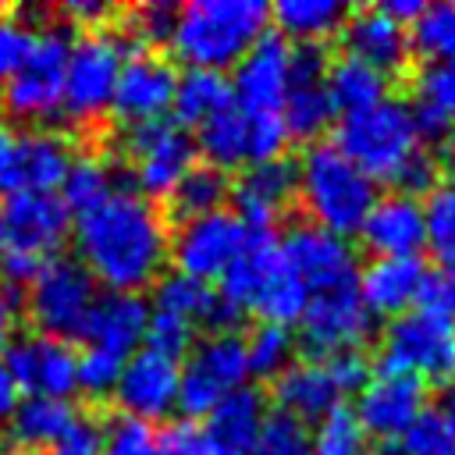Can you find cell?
<instances>
[{"label": "cell", "instance_id": "6da1fadb", "mask_svg": "<svg viewBox=\"0 0 455 455\" xmlns=\"http://www.w3.org/2000/svg\"><path fill=\"white\" fill-rule=\"evenodd\" d=\"M78 263L107 291H135L156 284L167 263L171 231L160 206L132 188L110 192L100 206L75 217Z\"/></svg>", "mask_w": 455, "mask_h": 455}, {"label": "cell", "instance_id": "7a4b0ae2", "mask_svg": "<svg viewBox=\"0 0 455 455\" xmlns=\"http://www.w3.org/2000/svg\"><path fill=\"white\" fill-rule=\"evenodd\" d=\"M270 7L263 0H188L174 11L171 46L188 68L224 71L267 32Z\"/></svg>", "mask_w": 455, "mask_h": 455}, {"label": "cell", "instance_id": "3957f363", "mask_svg": "<svg viewBox=\"0 0 455 455\" xmlns=\"http://www.w3.org/2000/svg\"><path fill=\"white\" fill-rule=\"evenodd\" d=\"M295 196L313 217L309 224L345 238L363 228L377 203V181L366 178L334 142H309L295 164Z\"/></svg>", "mask_w": 455, "mask_h": 455}, {"label": "cell", "instance_id": "277c9868", "mask_svg": "<svg viewBox=\"0 0 455 455\" xmlns=\"http://www.w3.org/2000/svg\"><path fill=\"white\" fill-rule=\"evenodd\" d=\"M71 231V213L57 192L11 188L0 199V270L11 284H28L43 263L57 259Z\"/></svg>", "mask_w": 455, "mask_h": 455}, {"label": "cell", "instance_id": "5b68a950", "mask_svg": "<svg viewBox=\"0 0 455 455\" xmlns=\"http://www.w3.org/2000/svg\"><path fill=\"white\" fill-rule=\"evenodd\" d=\"M331 142L373 181H395L402 167L412 160V153L423 146L409 103L391 96L363 110L341 114Z\"/></svg>", "mask_w": 455, "mask_h": 455}, {"label": "cell", "instance_id": "8992f818", "mask_svg": "<svg viewBox=\"0 0 455 455\" xmlns=\"http://www.w3.org/2000/svg\"><path fill=\"white\" fill-rule=\"evenodd\" d=\"M412 373L423 384H455V320H444L430 309H409L395 316L384 331L380 366Z\"/></svg>", "mask_w": 455, "mask_h": 455}, {"label": "cell", "instance_id": "52a82bcc", "mask_svg": "<svg viewBox=\"0 0 455 455\" xmlns=\"http://www.w3.org/2000/svg\"><path fill=\"white\" fill-rule=\"evenodd\" d=\"M71 36L64 25H46L32 32L28 53L4 85V107L18 121H53L60 117L64 100V68H68Z\"/></svg>", "mask_w": 455, "mask_h": 455}, {"label": "cell", "instance_id": "ba28073f", "mask_svg": "<svg viewBox=\"0 0 455 455\" xmlns=\"http://www.w3.org/2000/svg\"><path fill=\"white\" fill-rule=\"evenodd\" d=\"M121 64H124V43L107 28H89L78 39H71L60 114L71 121L103 117L110 110Z\"/></svg>", "mask_w": 455, "mask_h": 455}, {"label": "cell", "instance_id": "9c48e42d", "mask_svg": "<svg viewBox=\"0 0 455 455\" xmlns=\"http://www.w3.org/2000/svg\"><path fill=\"white\" fill-rule=\"evenodd\" d=\"M245 377V338H238L235 331L206 334L203 341H196V348L185 352L178 373V409L185 412V419L196 423L199 416H210L220 398L238 391Z\"/></svg>", "mask_w": 455, "mask_h": 455}, {"label": "cell", "instance_id": "30bf717a", "mask_svg": "<svg viewBox=\"0 0 455 455\" xmlns=\"http://www.w3.org/2000/svg\"><path fill=\"white\" fill-rule=\"evenodd\" d=\"M124 153L135 192L156 203L167 199L185 171L196 164V139L174 117H156L124 132Z\"/></svg>", "mask_w": 455, "mask_h": 455}, {"label": "cell", "instance_id": "8fae6325", "mask_svg": "<svg viewBox=\"0 0 455 455\" xmlns=\"http://www.w3.org/2000/svg\"><path fill=\"white\" fill-rule=\"evenodd\" d=\"M96 299V281L85 274V267L78 259H50L39 267V274L28 281L25 291V309L28 320L39 327V334L46 338H78L85 313Z\"/></svg>", "mask_w": 455, "mask_h": 455}, {"label": "cell", "instance_id": "7c38bea8", "mask_svg": "<svg viewBox=\"0 0 455 455\" xmlns=\"http://www.w3.org/2000/svg\"><path fill=\"white\" fill-rule=\"evenodd\" d=\"M281 252L291 274L302 281L306 295H327L359 284V263L352 245L341 235H331L309 220L284 231Z\"/></svg>", "mask_w": 455, "mask_h": 455}, {"label": "cell", "instance_id": "4fadbf2b", "mask_svg": "<svg viewBox=\"0 0 455 455\" xmlns=\"http://www.w3.org/2000/svg\"><path fill=\"white\" fill-rule=\"evenodd\" d=\"M4 366L18 384L21 398H57L68 402L78 391V352L71 341L46 334H21L7 345Z\"/></svg>", "mask_w": 455, "mask_h": 455}, {"label": "cell", "instance_id": "5bb4252c", "mask_svg": "<svg viewBox=\"0 0 455 455\" xmlns=\"http://www.w3.org/2000/svg\"><path fill=\"white\" fill-rule=\"evenodd\" d=\"M242 242H245V224L231 210H213L203 217H188L171 231L167 259H174L181 274L210 284L238 256Z\"/></svg>", "mask_w": 455, "mask_h": 455}, {"label": "cell", "instance_id": "9a60e30c", "mask_svg": "<svg viewBox=\"0 0 455 455\" xmlns=\"http://www.w3.org/2000/svg\"><path fill=\"white\" fill-rule=\"evenodd\" d=\"M288 60H291V43L281 32H263L235 64V75L228 78L231 103L242 114H281L291 82Z\"/></svg>", "mask_w": 455, "mask_h": 455}, {"label": "cell", "instance_id": "2e32d148", "mask_svg": "<svg viewBox=\"0 0 455 455\" xmlns=\"http://www.w3.org/2000/svg\"><path fill=\"white\" fill-rule=\"evenodd\" d=\"M352 412L366 430V437L373 434V437L395 441L427 412V384L412 373L373 370Z\"/></svg>", "mask_w": 455, "mask_h": 455}, {"label": "cell", "instance_id": "e0dca14e", "mask_svg": "<svg viewBox=\"0 0 455 455\" xmlns=\"http://www.w3.org/2000/svg\"><path fill=\"white\" fill-rule=\"evenodd\" d=\"M178 373H181L178 359L139 345L124 359L121 377L114 384L117 409L132 419H142V423L171 416V409H178Z\"/></svg>", "mask_w": 455, "mask_h": 455}, {"label": "cell", "instance_id": "ac0fdd59", "mask_svg": "<svg viewBox=\"0 0 455 455\" xmlns=\"http://www.w3.org/2000/svg\"><path fill=\"white\" fill-rule=\"evenodd\" d=\"M174 82L178 71L164 53L153 50H132L124 53L117 85H114V100L110 110L132 128L142 121H156L167 117L171 100H174Z\"/></svg>", "mask_w": 455, "mask_h": 455}, {"label": "cell", "instance_id": "d6986e66", "mask_svg": "<svg viewBox=\"0 0 455 455\" xmlns=\"http://www.w3.org/2000/svg\"><path fill=\"white\" fill-rule=\"evenodd\" d=\"M299 331H302V345L309 348V355L323 359L341 348H359L373 331V316L366 313L359 288H345V291L309 295L299 316Z\"/></svg>", "mask_w": 455, "mask_h": 455}, {"label": "cell", "instance_id": "ffe728a7", "mask_svg": "<svg viewBox=\"0 0 455 455\" xmlns=\"http://www.w3.org/2000/svg\"><path fill=\"white\" fill-rule=\"evenodd\" d=\"M228 199L235 203V217L252 231H274L284 217L288 203L295 199V164L288 156L267 164H245L238 181L231 185Z\"/></svg>", "mask_w": 455, "mask_h": 455}, {"label": "cell", "instance_id": "44dd1931", "mask_svg": "<svg viewBox=\"0 0 455 455\" xmlns=\"http://www.w3.org/2000/svg\"><path fill=\"white\" fill-rule=\"evenodd\" d=\"M146 323H149V302L142 295L100 291L85 313L78 338L85 341V348H100V352H110L117 359H128L142 345Z\"/></svg>", "mask_w": 455, "mask_h": 455}, {"label": "cell", "instance_id": "7402d4cb", "mask_svg": "<svg viewBox=\"0 0 455 455\" xmlns=\"http://www.w3.org/2000/svg\"><path fill=\"white\" fill-rule=\"evenodd\" d=\"M281 270H284L281 238L274 231H252V228H245V242H242L238 256L217 277V295L224 302H231L245 316L249 309H256L259 295L267 291V284Z\"/></svg>", "mask_w": 455, "mask_h": 455}, {"label": "cell", "instance_id": "603a6c76", "mask_svg": "<svg viewBox=\"0 0 455 455\" xmlns=\"http://www.w3.org/2000/svg\"><path fill=\"white\" fill-rule=\"evenodd\" d=\"M156 313H167L181 323H188L192 331L196 327H210V334H220V331H235L242 313L224 302L217 295L213 284L199 281V277H188L181 270H171V274H160L156 284H153V306Z\"/></svg>", "mask_w": 455, "mask_h": 455}, {"label": "cell", "instance_id": "cb8c5ba5", "mask_svg": "<svg viewBox=\"0 0 455 455\" xmlns=\"http://www.w3.org/2000/svg\"><path fill=\"white\" fill-rule=\"evenodd\" d=\"M341 32H345V53L366 60L370 68L384 71L387 78L395 71H402L409 64V57H412L409 28L402 21H395L380 4L348 11Z\"/></svg>", "mask_w": 455, "mask_h": 455}, {"label": "cell", "instance_id": "d4e9b609", "mask_svg": "<svg viewBox=\"0 0 455 455\" xmlns=\"http://www.w3.org/2000/svg\"><path fill=\"white\" fill-rule=\"evenodd\" d=\"M355 235L373 252V259L377 256H419L427 245L423 203L412 196H402V192L377 196V203L370 206V213Z\"/></svg>", "mask_w": 455, "mask_h": 455}, {"label": "cell", "instance_id": "484cf974", "mask_svg": "<svg viewBox=\"0 0 455 455\" xmlns=\"http://www.w3.org/2000/svg\"><path fill=\"white\" fill-rule=\"evenodd\" d=\"M427 267L419 256H377L359 270V299L370 316H402L419 302Z\"/></svg>", "mask_w": 455, "mask_h": 455}, {"label": "cell", "instance_id": "4316f807", "mask_svg": "<svg viewBox=\"0 0 455 455\" xmlns=\"http://www.w3.org/2000/svg\"><path fill=\"white\" fill-rule=\"evenodd\" d=\"M75 153L68 139L53 128H36L25 135H14V160H11V188L28 192H57ZM7 188V192H11Z\"/></svg>", "mask_w": 455, "mask_h": 455}, {"label": "cell", "instance_id": "83f0119b", "mask_svg": "<svg viewBox=\"0 0 455 455\" xmlns=\"http://www.w3.org/2000/svg\"><path fill=\"white\" fill-rule=\"evenodd\" d=\"M267 398L259 387L242 384L238 391H231L228 398H220L210 416L203 434L210 437V444L217 448V455H249L259 441L263 419H267Z\"/></svg>", "mask_w": 455, "mask_h": 455}, {"label": "cell", "instance_id": "f1b7e54d", "mask_svg": "<svg viewBox=\"0 0 455 455\" xmlns=\"http://www.w3.org/2000/svg\"><path fill=\"white\" fill-rule=\"evenodd\" d=\"M341 391L331 380L327 366L320 359L291 363L277 380H274V402L281 412L295 416L299 423H320L331 409L341 405Z\"/></svg>", "mask_w": 455, "mask_h": 455}, {"label": "cell", "instance_id": "f546056e", "mask_svg": "<svg viewBox=\"0 0 455 455\" xmlns=\"http://www.w3.org/2000/svg\"><path fill=\"white\" fill-rule=\"evenodd\" d=\"M78 419L71 402H57V398H21L18 409L7 419V437L21 455H36V451H50L68 427Z\"/></svg>", "mask_w": 455, "mask_h": 455}, {"label": "cell", "instance_id": "4dcf8cb0", "mask_svg": "<svg viewBox=\"0 0 455 455\" xmlns=\"http://www.w3.org/2000/svg\"><path fill=\"white\" fill-rule=\"evenodd\" d=\"M231 107V82L224 71H213V68H185L174 82V100H171V110H174V121L181 128L188 124H203L210 121L213 114L228 110Z\"/></svg>", "mask_w": 455, "mask_h": 455}, {"label": "cell", "instance_id": "1f68e13d", "mask_svg": "<svg viewBox=\"0 0 455 455\" xmlns=\"http://www.w3.org/2000/svg\"><path fill=\"white\" fill-rule=\"evenodd\" d=\"M323 85H327V92H331L334 110L348 114V110H363V107H370V103L387 100L391 78H387L384 71L370 68L366 60H359V57H352V53H341V57H331Z\"/></svg>", "mask_w": 455, "mask_h": 455}, {"label": "cell", "instance_id": "d6a6232c", "mask_svg": "<svg viewBox=\"0 0 455 455\" xmlns=\"http://www.w3.org/2000/svg\"><path fill=\"white\" fill-rule=\"evenodd\" d=\"M348 18V7L341 0H277L270 7V21L284 39L299 43H320L334 36Z\"/></svg>", "mask_w": 455, "mask_h": 455}, {"label": "cell", "instance_id": "836d02e7", "mask_svg": "<svg viewBox=\"0 0 455 455\" xmlns=\"http://www.w3.org/2000/svg\"><path fill=\"white\" fill-rule=\"evenodd\" d=\"M196 149L206 156L210 167L217 171H231L249 164V117L231 103L228 110L213 114L210 121L199 124L196 132Z\"/></svg>", "mask_w": 455, "mask_h": 455}, {"label": "cell", "instance_id": "e575fe53", "mask_svg": "<svg viewBox=\"0 0 455 455\" xmlns=\"http://www.w3.org/2000/svg\"><path fill=\"white\" fill-rule=\"evenodd\" d=\"M334 103L323 82H288L284 103H281V121L291 139L316 142L331 124H334Z\"/></svg>", "mask_w": 455, "mask_h": 455}, {"label": "cell", "instance_id": "d590c367", "mask_svg": "<svg viewBox=\"0 0 455 455\" xmlns=\"http://www.w3.org/2000/svg\"><path fill=\"white\" fill-rule=\"evenodd\" d=\"M110 192H117V181H114V171L103 156H92V153H82L71 160L64 181H60V203L68 206L71 217H82L89 213L92 206H100Z\"/></svg>", "mask_w": 455, "mask_h": 455}, {"label": "cell", "instance_id": "8d00e7d4", "mask_svg": "<svg viewBox=\"0 0 455 455\" xmlns=\"http://www.w3.org/2000/svg\"><path fill=\"white\" fill-rule=\"evenodd\" d=\"M228 192H231V185H228V174L224 171H217L210 164H192L167 199H171L174 213L181 220H188V217H203V213L224 210Z\"/></svg>", "mask_w": 455, "mask_h": 455}, {"label": "cell", "instance_id": "74e56055", "mask_svg": "<svg viewBox=\"0 0 455 455\" xmlns=\"http://www.w3.org/2000/svg\"><path fill=\"white\" fill-rule=\"evenodd\" d=\"M295 363V334L281 323H259L245 338V366L252 377L277 380Z\"/></svg>", "mask_w": 455, "mask_h": 455}, {"label": "cell", "instance_id": "f35d334b", "mask_svg": "<svg viewBox=\"0 0 455 455\" xmlns=\"http://www.w3.org/2000/svg\"><path fill=\"white\" fill-rule=\"evenodd\" d=\"M309 455H370V437L355 412L338 405L309 434Z\"/></svg>", "mask_w": 455, "mask_h": 455}, {"label": "cell", "instance_id": "ab89813d", "mask_svg": "<svg viewBox=\"0 0 455 455\" xmlns=\"http://www.w3.org/2000/svg\"><path fill=\"white\" fill-rule=\"evenodd\" d=\"M412 50H419L430 64L434 60H455V4H427L423 14L409 25Z\"/></svg>", "mask_w": 455, "mask_h": 455}, {"label": "cell", "instance_id": "60d3db41", "mask_svg": "<svg viewBox=\"0 0 455 455\" xmlns=\"http://www.w3.org/2000/svg\"><path fill=\"white\" fill-rule=\"evenodd\" d=\"M423 231H427V249L441 263H455V178L451 181H437L427 192Z\"/></svg>", "mask_w": 455, "mask_h": 455}, {"label": "cell", "instance_id": "b9f144b4", "mask_svg": "<svg viewBox=\"0 0 455 455\" xmlns=\"http://www.w3.org/2000/svg\"><path fill=\"white\" fill-rule=\"evenodd\" d=\"M249 455H309V427L299 423L295 416L274 409V412H267L259 441Z\"/></svg>", "mask_w": 455, "mask_h": 455}, {"label": "cell", "instance_id": "7bdbcfd3", "mask_svg": "<svg viewBox=\"0 0 455 455\" xmlns=\"http://www.w3.org/2000/svg\"><path fill=\"white\" fill-rule=\"evenodd\" d=\"M402 455H455V430L437 409H427L402 437Z\"/></svg>", "mask_w": 455, "mask_h": 455}, {"label": "cell", "instance_id": "ee69618b", "mask_svg": "<svg viewBox=\"0 0 455 455\" xmlns=\"http://www.w3.org/2000/svg\"><path fill=\"white\" fill-rule=\"evenodd\" d=\"M100 455H160V434L153 430V423L117 416L103 430Z\"/></svg>", "mask_w": 455, "mask_h": 455}, {"label": "cell", "instance_id": "f6af8a7d", "mask_svg": "<svg viewBox=\"0 0 455 455\" xmlns=\"http://www.w3.org/2000/svg\"><path fill=\"white\" fill-rule=\"evenodd\" d=\"M416 100L430 103L455 128V60H434L416 78Z\"/></svg>", "mask_w": 455, "mask_h": 455}, {"label": "cell", "instance_id": "bcb514c9", "mask_svg": "<svg viewBox=\"0 0 455 455\" xmlns=\"http://www.w3.org/2000/svg\"><path fill=\"white\" fill-rule=\"evenodd\" d=\"M124 359L100 352V348H82L78 352V391H85L89 398H107L114 395V384L121 377Z\"/></svg>", "mask_w": 455, "mask_h": 455}, {"label": "cell", "instance_id": "7dc6e473", "mask_svg": "<svg viewBox=\"0 0 455 455\" xmlns=\"http://www.w3.org/2000/svg\"><path fill=\"white\" fill-rule=\"evenodd\" d=\"M245 117H249V164H267L284 156L291 135L281 114H245Z\"/></svg>", "mask_w": 455, "mask_h": 455}, {"label": "cell", "instance_id": "c3c4849f", "mask_svg": "<svg viewBox=\"0 0 455 455\" xmlns=\"http://www.w3.org/2000/svg\"><path fill=\"white\" fill-rule=\"evenodd\" d=\"M192 334H196V331H192L188 323H181V320H174V316H167V313L149 309V323H146L142 345L153 348V352H164V355H171V359H181V355L192 348Z\"/></svg>", "mask_w": 455, "mask_h": 455}, {"label": "cell", "instance_id": "681fc988", "mask_svg": "<svg viewBox=\"0 0 455 455\" xmlns=\"http://www.w3.org/2000/svg\"><path fill=\"white\" fill-rule=\"evenodd\" d=\"M320 363L327 366V373H331V380L338 384L341 395H359L363 384H366L370 373H373L370 363H366V355H363V348H341V352L323 355Z\"/></svg>", "mask_w": 455, "mask_h": 455}, {"label": "cell", "instance_id": "f907efd6", "mask_svg": "<svg viewBox=\"0 0 455 455\" xmlns=\"http://www.w3.org/2000/svg\"><path fill=\"white\" fill-rule=\"evenodd\" d=\"M419 309L455 320V263H441L437 270H427L419 288Z\"/></svg>", "mask_w": 455, "mask_h": 455}, {"label": "cell", "instance_id": "816d5d0a", "mask_svg": "<svg viewBox=\"0 0 455 455\" xmlns=\"http://www.w3.org/2000/svg\"><path fill=\"white\" fill-rule=\"evenodd\" d=\"M28 43H32V28L14 14H0V89L25 60Z\"/></svg>", "mask_w": 455, "mask_h": 455}, {"label": "cell", "instance_id": "f5cc1de1", "mask_svg": "<svg viewBox=\"0 0 455 455\" xmlns=\"http://www.w3.org/2000/svg\"><path fill=\"white\" fill-rule=\"evenodd\" d=\"M437 178H441V164H437V156H434V149L430 146H419L416 153H412V160L402 167V174L395 178V185H398V192L402 196H423V192H430L434 185H437Z\"/></svg>", "mask_w": 455, "mask_h": 455}, {"label": "cell", "instance_id": "db71d44e", "mask_svg": "<svg viewBox=\"0 0 455 455\" xmlns=\"http://www.w3.org/2000/svg\"><path fill=\"white\" fill-rule=\"evenodd\" d=\"M156 434H160V455H217V448L210 444L203 427H196L192 419L171 423Z\"/></svg>", "mask_w": 455, "mask_h": 455}, {"label": "cell", "instance_id": "11a10c76", "mask_svg": "<svg viewBox=\"0 0 455 455\" xmlns=\"http://www.w3.org/2000/svg\"><path fill=\"white\" fill-rule=\"evenodd\" d=\"M100 444H103V430L89 416H78L68 427V434L50 448V455H100Z\"/></svg>", "mask_w": 455, "mask_h": 455}, {"label": "cell", "instance_id": "9f6ffc18", "mask_svg": "<svg viewBox=\"0 0 455 455\" xmlns=\"http://www.w3.org/2000/svg\"><path fill=\"white\" fill-rule=\"evenodd\" d=\"M64 14L82 28H100V21L110 18V7L103 0H71L64 4Z\"/></svg>", "mask_w": 455, "mask_h": 455}, {"label": "cell", "instance_id": "6f0895ef", "mask_svg": "<svg viewBox=\"0 0 455 455\" xmlns=\"http://www.w3.org/2000/svg\"><path fill=\"white\" fill-rule=\"evenodd\" d=\"M14 323H18V299L11 288H0V352L14 341Z\"/></svg>", "mask_w": 455, "mask_h": 455}, {"label": "cell", "instance_id": "680465c9", "mask_svg": "<svg viewBox=\"0 0 455 455\" xmlns=\"http://www.w3.org/2000/svg\"><path fill=\"white\" fill-rule=\"evenodd\" d=\"M18 402H21V391H18V384L11 380V373H7V366L0 359V427H7L11 412L18 409Z\"/></svg>", "mask_w": 455, "mask_h": 455}, {"label": "cell", "instance_id": "91938a15", "mask_svg": "<svg viewBox=\"0 0 455 455\" xmlns=\"http://www.w3.org/2000/svg\"><path fill=\"white\" fill-rule=\"evenodd\" d=\"M380 7H384V11H387L395 21H402V25L409 28V25H412V21L423 14V7H427V4H423V0H384Z\"/></svg>", "mask_w": 455, "mask_h": 455}, {"label": "cell", "instance_id": "94428289", "mask_svg": "<svg viewBox=\"0 0 455 455\" xmlns=\"http://www.w3.org/2000/svg\"><path fill=\"white\" fill-rule=\"evenodd\" d=\"M11 160H14V135L0 128V192L11 188Z\"/></svg>", "mask_w": 455, "mask_h": 455}, {"label": "cell", "instance_id": "6125c7cd", "mask_svg": "<svg viewBox=\"0 0 455 455\" xmlns=\"http://www.w3.org/2000/svg\"><path fill=\"white\" fill-rule=\"evenodd\" d=\"M437 412H441V416H444V419H448V427H451V430H455V384H451V387H448V391H444V405H441V409H437Z\"/></svg>", "mask_w": 455, "mask_h": 455}]
</instances>
